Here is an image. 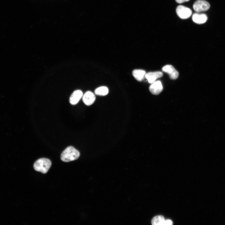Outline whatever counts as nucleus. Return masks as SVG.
Instances as JSON below:
<instances>
[{
  "mask_svg": "<svg viewBox=\"0 0 225 225\" xmlns=\"http://www.w3.org/2000/svg\"><path fill=\"white\" fill-rule=\"evenodd\" d=\"M193 7L194 11L199 12L208 10L210 7L209 3L204 0H198L193 5Z\"/></svg>",
  "mask_w": 225,
  "mask_h": 225,
  "instance_id": "obj_3",
  "label": "nucleus"
},
{
  "mask_svg": "<svg viewBox=\"0 0 225 225\" xmlns=\"http://www.w3.org/2000/svg\"><path fill=\"white\" fill-rule=\"evenodd\" d=\"M173 224L172 222L170 219L165 220L163 225H172Z\"/></svg>",
  "mask_w": 225,
  "mask_h": 225,
  "instance_id": "obj_14",
  "label": "nucleus"
},
{
  "mask_svg": "<svg viewBox=\"0 0 225 225\" xmlns=\"http://www.w3.org/2000/svg\"><path fill=\"white\" fill-rule=\"evenodd\" d=\"M80 156L79 152L73 147L69 146L62 152L61 159L62 161L68 162L78 159Z\"/></svg>",
  "mask_w": 225,
  "mask_h": 225,
  "instance_id": "obj_1",
  "label": "nucleus"
},
{
  "mask_svg": "<svg viewBox=\"0 0 225 225\" xmlns=\"http://www.w3.org/2000/svg\"><path fill=\"white\" fill-rule=\"evenodd\" d=\"M162 76L163 73L161 72H150L146 74L145 78L149 83H152L155 81L157 79L161 78Z\"/></svg>",
  "mask_w": 225,
  "mask_h": 225,
  "instance_id": "obj_8",
  "label": "nucleus"
},
{
  "mask_svg": "<svg viewBox=\"0 0 225 225\" xmlns=\"http://www.w3.org/2000/svg\"><path fill=\"white\" fill-rule=\"evenodd\" d=\"M176 12L178 16L182 19L188 18L192 14V10L190 8L182 5L177 7Z\"/></svg>",
  "mask_w": 225,
  "mask_h": 225,
  "instance_id": "obj_4",
  "label": "nucleus"
},
{
  "mask_svg": "<svg viewBox=\"0 0 225 225\" xmlns=\"http://www.w3.org/2000/svg\"><path fill=\"white\" fill-rule=\"evenodd\" d=\"M208 17L206 14L204 13H194L192 17L193 21L198 24H202L207 21Z\"/></svg>",
  "mask_w": 225,
  "mask_h": 225,
  "instance_id": "obj_10",
  "label": "nucleus"
},
{
  "mask_svg": "<svg viewBox=\"0 0 225 225\" xmlns=\"http://www.w3.org/2000/svg\"><path fill=\"white\" fill-rule=\"evenodd\" d=\"M96 99V97L90 91L86 92L82 96V101L86 105L90 106L92 104Z\"/></svg>",
  "mask_w": 225,
  "mask_h": 225,
  "instance_id": "obj_7",
  "label": "nucleus"
},
{
  "mask_svg": "<svg viewBox=\"0 0 225 225\" xmlns=\"http://www.w3.org/2000/svg\"><path fill=\"white\" fill-rule=\"evenodd\" d=\"M83 93L80 90L75 91L71 95L69 98V102L72 105L77 104L81 98L82 97Z\"/></svg>",
  "mask_w": 225,
  "mask_h": 225,
  "instance_id": "obj_9",
  "label": "nucleus"
},
{
  "mask_svg": "<svg viewBox=\"0 0 225 225\" xmlns=\"http://www.w3.org/2000/svg\"><path fill=\"white\" fill-rule=\"evenodd\" d=\"M162 70L163 72L167 73L169 75V77L171 79H176L178 76V72L171 65H166L162 67Z\"/></svg>",
  "mask_w": 225,
  "mask_h": 225,
  "instance_id": "obj_5",
  "label": "nucleus"
},
{
  "mask_svg": "<svg viewBox=\"0 0 225 225\" xmlns=\"http://www.w3.org/2000/svg\"><path fill=\"white\" fill-rule=\"evenodd\" d=\"M51 161L47 158H42L37 160L34 163L33 168L35 170L45 174L51 166Z\"/></svg>",
  "mask_w": 225,
  "mask_h": 225,
  "instance_id": "obj_2",
  "label": "nucleus"
},
{
  "mask_svg": "<svg viewBox=\"0 0 225 225\" xmlns=\"http://www.w3.org/2000/svg\"><path fill=\"white\" fill-rule=\"evenodd\" d=\"M149 90L153 94H159L163 90V87L161 81L159 80L155 81L150 86Z\"/></svg>",
  "mask_w": 225,
  "mask_h": 225,
  "instance_id": "obj_6",
  "label": "nucleus"
},
{
  "mask_svg": "<svg viewBox=\"0 0 225 225\" xmlns=\"http://www.w3.org/2000/svg\"><path fill=\"white\" fill-rule=\"evenodd\" d=\"M146 72L142 69H135L132 74L134 78L137 81L141 82L145 78Z\"/></svg>",
  "mask_w": 225,
  "mask_h": 225,
  "instance_id": "obj_11",
  "label": "nucleus"
},
{
  "mask_svg": "<svg viewBox=\"0 0 225 225\" xmlns=\"http://www.w3.org/2000/svg\"><path fill=\"white\" fill-rule=\"evenodd\" d=\"M165 220L162 216H157L152 219L151 221L152 224L153 225H163Z\"/></svg>",
  "mask_w": 225,
  "mask_h": 225,
  "instance_id": "obj_12",
  "label": "nucleus"
},
{
  "mask_svg": "<svg viewBox=\"0 0 225 225\" xmlns=\"http://www.w3.org/2000/svg\"><path fill=\"white\" fill-rule=\"evenodd\" d=\"M108 93V89L105 86H101L96 88L95 91V94L98 95L105 96Z\"/></svg>",
  "mask_w": 225,
  "mask_h": 225,
  "instance_id": "obj_13",
  "label": "nucleus"
},
{
  "mask_svg": "<svg viewBox=\"0 0 225 225\" xmlns=\"http://www.w3.org/2000/svg\"><path fill=\"white\" fill-rule=\"evenodd\" d=\"M189 0H176V1L179 3H181L185 2H188Z\"/></svg>",
  "mask_w": 225,
  "mask_h": 225,
  "instance_id": "obj_15",
  "label": "nucleus"
}]
</instances>
